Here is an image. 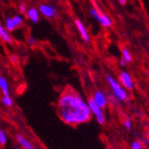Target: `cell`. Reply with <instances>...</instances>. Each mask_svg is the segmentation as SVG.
Masks as SVG:
<instances>
[{
    "mask_svg": "<svg viewBox=\"0 0 149 149\" xmlns=\"http://www.w3.org/2000/svg\"><path fill=\"white\" fill-rule=\"evenodd\" d=\"M57 113L64 123L72 126L86 123L92 116L88 101L80 94L70 88L65 90L60 97Z\"/></svg>",
    "mask_w": 149,
    "mask_h": 149,
    "instance_id": "1",
    "label": "cell"
},
{
    "mask_svg": "<svg viewBox=\"0 0 149 149\" xmlns=\"http://www.w3.org/2000/svg\"><path fill=\"white\" fill-rule=\"evenodd\" d=\"M105 78H106L108 84H109L111 88V90L113 92L114 97L121 102H125L129 98V94L127 92V89L123 85H120V82H118V81L114 79V78H113L112 76L106 75Z\"/></svg>",
    "mask_w": 149,
    "mask_h": 149,
    "instance_id": "2",
    "label": "cell"
},
{
    "mask_svg": "<svg viewBox=\"0 0 149 149\" xmlns=\"http://www.w3.org/2000/svg\"><path fill=\"white\" fill-rule=\"evenodd\" d=\"M88 106L90 108V111L92 115L97 120V121L99 124H104L105 123V115L103 111V108L100 107L98 104L95 103V101L92 99V97L88 98Z\"/></svg>",
    "mask_w": 149,
    "mask_h": 149,
    "instance_id": "3",
    "label": "cell"
},
{
    "mask_svg": "<svg viewBox=\"0 0 149 149\" xmlns=\"http://www.w3.org/2000/svg\"><path fill=\"white\" fill-rule=\"evenodd\" d=\"M39 13H41L46 18H56L58 16V13L56 8L48 4H41L38 6Z\"/></svg>",
    "mask_w": 149,
    "mask_h": 149,
    "instance_id": "4",
    "label": "cell"
},
{
    "mask_svg": "<svg viewBox=\"0 0 149 149\" xmlns=\"http://www.w3.org/2000/svg\"><path fill=\"white\" fill-rule=\"evenodd\" d=\"M119 79H120L121 85H123L127 90H132L135 87L134 80L131 75L128 72H125V71L120 72L119 75Z\"/></svg>",
    "mask_w": 149,
    "mask_h": 149,
    "instance_id": "5",
    "label": "cell"
},
{
    "mask_svg": "<svg viewBox=\"0 0 149 149\" xmlns=\"http://www.w3.org/2000/svg\"><path fill=\"white\" fill-rule=\"evenodd\" d=\"M92 99L95 101V103H96L97 104H98L102 108H104L108 104L107 97L102 90L95 91L92 95Z\"/></svg>",
    "mask_w": 149,
    "mask_h": 149,
    "instance_id": "6",
    "label": "cell"
},
{
    "mask_svg": "<svg viewBox=\"0 0 149 149\" xmlns=\"http://www.w3.org/2000/svg\"><path fill=\"white\" fill-rule=\"evenodd\" d=\"M75 25H76V28H77L79 33L80 34L81 38H82V39L86 43H88L90 41V38H89V35H88V32L86 26L83 24L82 22L79 19L75 20Z\"/></svg>",
    "mask_w": 149,
    "mask_h": 149,
    "instance_id": "7",
    "label": "cell"
},
{
    "mask_svg": "<svg viewBox=\"0 0 149 149\" xmlns=\"http://www.w3.org/2000/svg\"><path fill=\"white\" fill-rule=\"evenodd\" d=\"M27 18L30 19L33 23H38L39 22V11L35 7L28 8L26 12Z\"/></svg>",
    "mask_w": 149,
    "mask_h": 149,
    "instance_id": "8",
    "label": "cell"
},
{
    "mask_svg": "<svg viewBox=\"0 0 149 149\" xmlns=\"http://www.w3.org/2000/svg\"><path fill=\"white\" fill-rule=\"evenodd\" d=\"M16 141L17 143L22 147V148H25V149H33L34 148V146L32 145V143L31 141H29L26 138H24L22 135L21 134H17L16 135Z\"/></svg>",
    "mask_w": 149,
    "mask_h": 149,
    "instance_id": "9",
    "label": "cell"
},
{
    "mask_svg": "<svg viewBox=\"0 0 149 149\" xmlns=\"http://www.w3.org/2000/svg\"><path fill=\"white\" fill-rule=\"evenodd\" d=\"M0 39L6 43H12L13 38L9 31L6 29V27L0 23Z\"/></svg>",
    "mask_w": 149,
    "mask_h": 149,
    "instance_id": "10",
    "label": "cell"
},
{
    "mask_svg": "<svg viewBox=\"0 0 149 149\" xmlns=\"http://www.w3.org/2000/svg\"><path fill=\"white\" fill-rule=\"evenodd\" d=\"M97 22H99L100 24L103 27H104V28H109V27H111L112 24H113V22H112L111 18L108 15H104V13H103L102 12L100 13V16H99Z\"/></svg>",
    "mask_w": 149,
    "mask_h": 149,
    "instance_id": "11",
    "label": "cell"
},
{
    "mask_svg": "<svg viewBox=\"0 0 149 149\" xmlns=\"http://www.w3.org/2000/svg\"><path fill=\"white\" fill-rule=\"evenodd\" d=\"M0 89H1L2 94L4 95V96H10V90H9L8 81L3 76H0Z\"/></svg>",
    "mask_w": 149,
    "mask_h": 149,
    "instance_id": "12",
    "label": "cell"
},
{
    "mask_svg": "<svg viewBox=\"0 0 149 149\" xmlns=\"http://www.w3.org/2000/svg\"><path fill=\"white\" fill-rule=\"evenodd\" d=\"M5 27L6 29L10 32V31H15V29H17V27L15 23V22H13V17H7L6 19V23H5Z\"/></svg>",
    "mask_w": 149,
    "mask_h": 149,
    "instance_id": "13",
    "label": "cell"
},
{
    "mask_svg": "<svg viewBox=\"0 0 149 149\" xmlns=\"http://www.w3.org/2000/svg\"><path fill=\"white\" fill-rule=\"evenodd\" d=\"M1 102H2V104H3L4 105L8 106V107L12 106L13 104V99L11 98L10 96H4V95H3V97H2V98H1Z\"/></svg>",
    "mask_w": 149,
    "mask_h": 149,
    "instance_id": "14",
    "label": "cell"
},
{
    "mask_svg": "<svg viewBox=\"0 0 149 149\" xmlns=\"http://www.w3.org/2000/svg\"><path fill=\"white\" fill-rule=\"evenodd\" d=\"M7 142V135L4 130H0V145L5 146Z\"/></svg>",
    "mask_w": 149,
    "mask_h": 149,
    "instance_id": "15",
    "label": "cell"
},
{
    "mask_svg": "<svg viewBox=\"0 0 149 149\" xmlns=\"http://www.w3.org/2000/svg\"><path fill=\"white\" fill-rule=\"evenodd\" d=\"M123 58L127 62V63H130V62H131V60H132V57H131V55H130V51L128 50V49H126V48H123Z\"/></svg>",
    "mask_w": 149,
    "mask_h": 149,
    "instance_id": "16",
    "label": "cell"
},
{
    "mask_svg": "<svg viewBox=\"0 0 149 149\" xmlns=\"http://www.w3.org/2000/svg\"><path fill=\"white\" fill-rule=\"evenodd\" d=\"M131 148H132V149H142V148H143V146H142V144H141L140 141H139V140H135V141H133L132 144H131Z\"/></svg>",
    "mask_w": 149,
    "mask_h": 149,
    "instance_id": "17",
    "label": "cell"
},
{
    "mask_svg": "<svg viewBox=\"0 0 149 149\" xmlns=\"http://www.w3.org/2000/svg\"><path fill=\"white\" fill-rule=\"evenodd\" d=\"M123 125H124V127H125L127 130H131V129H132V121H131L130 119H127V120H124Z\"/></svg>",
    "mask_w": 149,
    "mask_h": 149,
    "instance_id": "18",
    "label": "cell"
},
{
    "mask_svg": "<svg viewBox=\"0 0 149 149\" xmlns=\"http://www.w3.org/2000/svg\"><path fill=\"white\" fill-rule=\"evenodd\" d=\"M27 10H28V8H27L26 5H24V4H20L19 5V12L22 13V15H24V13H26Z\"/></svg>",
    "mask_w": 149,
    "mask_h": 149,
    "instance_id": "19",
    "label": "cell"
},
{
    "mask_svg": "<svg viewBox=\"0 0 149 149\" xmlns=\"http://www.w3.org/2000/svg\"><path fill=\"white\" fill-rule=\"evenodd\" d=\"M36 43H37V39L34 37H32V36L29 37V38H28V44L30 46H34Z\"/></svg>",
    "mask_w": 149,
    "mask_h": 149,
    "instance_id": "20",
    "label": "cell"
},
{
    "mask_svg": "<svg viewBox=\"0 0 149 149\" xmlns=\"http://www.w3.org/2000/svg\"><path fill=\"white\" fill-rule=\"evenodd\" d=\"M126 63H128L123 58H120V65L121 66V67H124L125 65H126Z\"/></svg>",
    "mask_w": 149,
    "mask_h": 149,
    "instance_id": "21",
    "label": "cell"
},
{
    "mask_svg": "<svg viewBox=\"0 0 149 149\" xmlns=\"http://www.w3.org/2000/svg\"><path fill=\"white\" fill-rule=\"evenodd\" d=\"M118 1L120 5H125L127 3V0H118Z\"/></svg>",
    "mask_w": 149,
    "mask_h": 149,
    "instance_id": "22",
    "label": "cell"
},
{
    "mask_svg": "<svg viewBox=\"0 0 149 149\" xmlns=\"http://www.w3.org/2000/svg\"><path fill=\"white\" fill-rule=\"evenodd\" d=\"M58 1H63V0H58Z\"/></svg>",
    "mask_w": 149,
    "mask_h": 149,
    "instance_id": "23",
    "label": "cell"
}]
</instances>
